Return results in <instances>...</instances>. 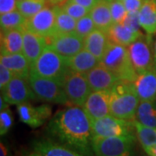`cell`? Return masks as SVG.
I'll use <instances>...</instances> for the list:
<instances>
[{
    "label": "cell",
    "mask_w": 156,
    "mask_h": 156,
    "mask_svg": "<svg viewBox=\"0 0 156 156\" xmlns=\"http://www.w3.org/2000/svg\"><path fill=\"white\" fill-rule=\"evenodd\" d=\"M50 140L86 156H93L91 121L83 107L69 106L57 111L46 128Z\"/></svg>",
    "instance_id": "6da1fadb"
},
{
    "label": "cell",
    "mask_w": 156,
    "mask_h": 156,
    "mask_svg": "<svg viewBox=\"0 0 156 156\" xmlns=\"http://www.w3.org/2000/svg\"><path fill=\"white\" fill-rule=\"evenodd\" d=\"M110 91V115L126 121H134L140 100L134 83L120 80Z\"/></svg>",
    "instance_id": "7a4b0ae2"
},
{
    "label": "cell",
    "mask_w": 156,
    "mask_h": 156,
    "mask_svg": "<svg viewBox=\"0 0 156 156\" xmlns=\"http://www.w3.org/2000/svg\"><path fill=\"white\" fill-rule=\"evenodd\" d=\"M100 62L115 74L120 80L134 83L138 76L128 55V48L109 42Z\"/></svg>",
    "instance_id": "3957f363"
},
{
    "label": "cell",
    "mask_w": 156,
    "mask_h": 156,
    "mask_svg": "<svg viewBox=\"0 0 156 156\" xmlns=\"http://www.w3.org/2000/svg\"><path fill=\"white\" fill-rule=\"evenodd\" d=\"M30 70L41 76L63 82L69 70L68 57L62 56L47 45L42 54L30 66Z\"/></svg>",
    "instance_id": "277c9868"
},
{
    "label": "cell",
    "mask_w": 156,
    "mask_h": 156,
    "mask_svg": "<svg viewBox=\"0 0 156 156\" xmlns=\"http://www.w3.org/2000/svg\"><path fill=\"white\" fill-rule=\"evenodd\" d=\"M29 81L39 100L69 106L62 81L41 76L31 70L29 76Z\"/></svg>",
    "instance_id": "5b68a950"
},
{
    "label": "cell",
    "mask_w": 156,
    "mask_h": 156,
    "mask_svg": "<svg viewBox=\"0 0 156 156\" xmlns=\"http://www.w3.org/2000/svg\"><path fill=\"white\" fill-rule=\"evenodd\" d=\"M127 48L131 62L138 75L154 68L152 35L142 34Z\"/></svg>",
    "instance_id": "8992f818"
},
{
    "label": "cell",
    "mask_w": 156,
    "mask_h": 156,
    "mask_svg": "<svg viewBox=\"0 0 156 156\" xmlns=\"http://www.w3.org/2000/svg\"><path fill=\"white\" fill-rule=\"evenodd\" d=\"M135 137H93V151L95 156H134Z\"/></svg>",
    "instance_id": "52a82bcc"
},
{
    "label": "cell",
    "mask_w": 156,
    "mask_h": 156,
    "mask_svg": "<svg viewBox=\"0 0 156 156\" xmlns=\"http://www.w3.org/2000/svg\"><path fill=\"white\" fill-rule=\"evenodd\" d=\"M91 125L95 137H135L134 134V121H126L108 115L91 122Z\"/></svg>",
    "instance_id": "ba28073f"
},
{
    "label": "cell",
    "mask_w": 156,
    "mask_h": 156,
    "mask_svg": "<svg viewBox=\"0 0 156 156\" xmlns=\"http://www.w3.org/2000/svg\"><path fill=\"white\" fill-rule=\"evenodd\" d=\"M65 94L69 106L83 107L92 92L87 74L69 70L63 80Z\"/></svg>",
    "instance_id": "9c48e42d"
},
{
    "label": "cell",
    "mask_w": 156,
    "mask_h": 156,
    "mask_svg": "<svg viewBox=\"0 0 156 156\" xmlns=\"http://www.w3.org/2000/svg\"><path fill=\"white\" fill-rule=\"evenodd\" d=\"M1 95L11 105H19L37 98L30 83L29 77L21 76H14L5 88L1 90Z\"/></svg>",
    "instance_id": "30bf717a"
},
{
    "label": "cell",
    "mask_w": 156,
    "mask_h": 156,
    "mask_svg": "<svg viewBox=\"0 0 156 156\" xmlns=\"http://www.w3.org/2000/svg\"><path fill=\"white\" fill-rule=\"evenodd\" d=\"M48 45L65 57L76 55L84 49V38L76 32L55 34L47 37Z\"/></svg>",
    "instance_id": "8fae6325"
},
{
    "label": "cell",
    "mask_w": 156,
    "mask_h": 156,
    "mask_svg": "<svg viewBox=\"0 0 156 156\" xmlns=\"http://www.w3.org/2000/svg\"><path fill=\"white\" fill-rule=\"evenodd\" d=\"M56 12L54 7H45L33 17L26 19L24 28L33 33L45 37H50L54 34Z\"/></svg>",
    "instance_id": "7c38bea8"
},
{
    "label": "cell",
    "mask_w": 156,
    "mask_h": 156,
    "mask_svg": "<svg viewBox=\"0 0 156 156\" xmlns=\"http://www.w3.org/2000/svg\"><path fill=\"white\" fill-rule=\"evenodd\" d=\"M110 90H96L90 93L83 108L91 122L110 115Z\"/></svg>",
    "instance_id": "4fadbf2b"
},
{
    "label": "cell",
    "mask_w": 156,
    "mask_h": 156,
    "mask_svg": "<svg viewBox=\"0 0 156 156\" xmlns=\"http://www.w3.org/2000/svg\"><path fill=\"white\" fill-rule=\"evenodd\" d=\"M17 106L20 121L32 128L41 127L52 115V109L47 104L35 107L27 101Z\"/></svg>",
    "instance_id": "5bb4252c"
},
{
    "label": "cell",
    "mask_w": 156,
    "mask_h": 156,
    "mask_svg": "<svg viewBox=\"0 0 156 156\" xmlns=\"http://www.w3.org/2000/svg\"><path fill=\"white\" fill-rule=\"evenodd\" d=\"M87 77L92 91L111 90L115 83L120 81L115 74L101 62L87 73Z\"/></svg>",
    "instance_id": "9a60e30c"
},
{
    "label": "cell",
    "mask_w": 156,
    "mask_h": 156,
    "mask_svg": "<svg viewBox=\"0 0 156 156\" xmlns=\"http://www.w3.org/2000/svg\"><path fill=\"white\" fill-rule=\"evenodd\" d=\"M22 30L23 38L22 53L28 59L31 66L48 45V41L47 37L33 33L24 28V26Z\"/></svg>",
    "instance_id": "2e32d148"
},
{
    "label": "cell",
    "mask_w": 156,
    "mask_h": 156,
    "mask_svg": "<svg viewBox=\"0 0 156 156\" xmlns=\"http://www.w3.org/2000/svg\"><path fill=\"white\" fill-rule=\"evenodd\" d=\"M140 101H156V70L149 69L138 75L134 83Z\"/></svg>",
    "instance_id": "e0dca14e"
},
{
    "label": "cell",
    "mask_w": 156,
    "mask_h": 156,
    "mask_svg": "<svg viewBox=\"0 0 156 156\" xmlns=\"http://www.w3.org/2000/svg\"><path fill=\"white\" fill-rule=\"evenodd\" d=\"M32 148L38 151L43 156H86L50 138L35 140Z\"/></svg>",
    "instance_id": "ac0fdd59"
},
{
    "label": "cell",
    "mask_w": 156,
    "mask_h": 156,
    "mask_svg": "<svg viewBox=\"0 0 156 156\" xmlns=\"http://www.w3.org/2000/svg\"><path fill=\"white\" fill-rule=\"evenodd\" d=\"M22 28L1 30V55L16 54L22 52L23 42Z\"/></svg>",
    "instance_id": "d6986e66"
},
{
    "label": "cell",
    "mask_w": 156,
    "mask_h": 156,
    "mask_svg": "<svg viewBox=\"0 0 156 156\" xmlns=\"http://www.w3.org/2000/svg\"><path fill=\"white\" fill-rule=\"evenodd\" d=\"M108 44L109 39L107 31L99 29H95L84 38V49L89 50L99 61L104 56Z\"/></svg>",
    "instance_id": "ffe728a7"
},
{
    "label": "cell",
    "mask_w": 156,
    "mask_h": 156,
    "mask_svg": "<svg viewBox=\"0 0 156 156\" xmlns=\"http://www.w3.org/2000/svg\"><path fill=\"white\" fill-rule=\"evenodd\" d=\"M0 64L10 69L15 76H21L23 77H29L30 76V63L22 52L1 55Z\"/></svg>",
    "instance_id": "44dd1931"
},
{
    "label": "cell",
    "mask_w": 156,
    "mask_h": 156,
    "mask_svg": "<svg viewBox=\"0 0 156 156\" xmlns=\"http://www.w3.org/2000/svg\"><path fill=\"white\" fill-rule=\"evenodd\" d=\"M100 61L89 50L83 49L76 55L68 57V66L69 69L79 73H87L95 68Z\"/></svg>",
    "instance_id": "7402d4cb"
},
{
    "label": "cell",
    "mask_w": 156,
    "mask_h": 156,
    "mask_svg": "<svg viewBox=\"0 0 156 156\" xmlns=\"http://www.w3.org/2000/svg\"><path fill=\"white\" fill-rule=\"evenodd\" d=\"M96 29L107 31L114 24L108 0H100L89 12Z\"/></svg>",
    "instance_id": "603a6c76"
},
{
    "label": "cell",
    "mask_w": 156,
    "mask_h": 156,
    "mask_svg": "<svg viewBox=\"0 0 156 156\" xmlns=\"http://www.w3.org/2000/svg\"><path fill=\"white\" fill-rule=\"evenodd\" d=\"M107 34L109 42L128 47L143 33L132 31L125 27L122 23H114L107 30Z\"/></svg>",
    "instance_id": "cb8c5ba5"
},
{
    "label": "cell",
    "mask_w": 156,
    "mask_h": 156,
    "mask_svg": "<svg viewBox=\"0 0 156 156\" xmlns=\"http://www.w3.org/2000/svg\"><path fill=\"white\" fill-rule=\"evenodd\" d=\"M139 21L146 33L156 34V0H146L139 11Z\"/></svg>",
    "instance_id": "d4e9b609"
},
{
    "label": "cell",
    "mask_w": 156,
    "mask_h": 156,
    "mask_svg": "<svg viewBox=\"0 0 156 156\" xmlns=\"http://www.w3.org/2000/svg\"><path fill=\"white\" fill-rule=\"evenodd\" d=\"M135 120L145 126L156 128V101H140Z\"/></svg>",
    "instance_id": "484cf974"
},
{
    "label": "cell",
    "mask_w": 156,
    "mask_h": 156,
    "mask_svg": "<svg viewBox=\"0 0 156 156\" xmlns=\"http://www.w3.org/2000/svg\"><path fill=\"white\" fill-rule=\"evenodd\" d=\"M54 9L56 12V23L53 35L75 32L77 20L69 16L66 11H63L61 6L55 5Z\"/></svg>",
    "instance_id": "4316f807"
},
{
    "label": "cell",
    "mask_w": 156,
    "mask_h": 156,
    "mask_svg": "<svg viewBox=\"0 0 156 156\" xmlns=\"http://www.w3.org/2000/svg\"><path fill=\"white\" fill-rule=\"evenodd\" d=\"M134 125L136 130V137L144 149L156 145V128L145 126L136 120L134 121Z\"/></svg>",
    "instance_id": "83f0119b"
},
{
    "label": "cell",
    "mask_w": 156,
    "mask_h": 156,
    "mask_svg": "<svg viewBox=\"0 0 156 156\" xmlns=\"http://www.w3.org/2000/svg\"><path fill=\"white\" fill-rule=\"evenodd\" d=\"M26 18L18 11H11L1 15L0 17V26L1 30H11V29L22 28L24 26Z\"/></svg>",
    "instance_id": "f1b7e54d"
},
{
    "label": "cell",
    "mask_w": 156,
    "mask_h": 156,
    "mask_svg": "<svg viewBox=\"0 0 156 156\" xmlns=\"http://www.w3.org/2000/svg\"><path fill=\"white\" fill-rule=\"evenodd\" d=\"M46 3V0H21L17 2V10L27 19L45 8Z\"/></svg>",
    "instance_id": "f546056e"
},
{
    "label": "cell",
    "mask_w": 156,
    "mask_h": 156,
    "mask_svg": "<svg viewBox=\"0 0 156 156\" xmlns=\"http://www.w3.org/2000/svg\"><path fill=\"white\" fill-rule=\"evenodd\" d=\"M61 7L63 9V11H66L69 16L74 17L76 20L85 17L90 12L89 9L85 8L83 5L74 2L73 0H67Z\"/></svg>",
    "instance_id": "4dcf8cb0"
},
{
    "label": "cell",
    "mask_w": 156,
    "mask_h": 156,
    "mask_svg": "<svg viewBox=\"0 0 156 156\" xmlns=\"http://www.w3.org/2000/svg\"><path fill=\"white\" fill-rule=\"evenodd\" d=\"M108 2H109V5H110L113 23H122L127 14H128V11L123 4V1L108 0Z\"/></svg>",
    "instance_id": "1f68e13d"
},
{
    "label": "cell",
    "mask_w": 156,
    "mask_h": 156,
    "mask_svg": "<svg viewBox=\"0 0 156 156\" xmlns=\"http://www.w3.org/2000/svg\"><path fill=\"white\" fill-rule=\"evenodd\" d=\"M95 29L96 27H95V23L93 21L92 17H90V15L88 14L85 17L78 19L75 32L78 34L79 36H81L82 37L85 38L93 30H95Z\"/></svg>",
    "instance_id": "d6a6232c"
},
{
    "label": "cell",
    "mask_w": 156,
    "mask_h": 156,
    "mask_svg": "<svg viewBox=\"0 0 156 156\" xmlns=\"http://www.w3.org/2000/svg\"><path fill=\"white\" fill-rule=\"evenodd\" d=\"M13 125V115L9 107L2 109L0 112V134H6Z\"/></svg>",
    "instance_id": "836d02e7"
},
{
    "label": "cell",
    "mask_w": 156,
    "mask_h": 156,
    "mask_svg": "<svg viewBox=\"0 0 156 156\" xmlns=\"http://www.w3.org/2000/svg\"><path fill=\"white\" fill-rule=\"evenodd\" d=\"M122 24L132 31L141 32L140 31L141 26L139 21V11L128 12L124 21L122 22Z\"/></svg>",
    "instance_id": "e575fe53"
},
{
    "label": "cell",
    "mask_w": 156,
    "mask_h": 156,
    "mask_svg": "<svg viewBox=\"0 0 156 156\" xmlns=\"http://www.w3.org/2000/svg\"><path fill=\"white\" fill-rule=\"evenodd\" d=\"M14 74L10 69L0 64V89L1 90L5 88L8 83L14 77Z\"/></svg>",
    "instance_id": "d590c367"
},
{
    "label": "cell",
    "mask_w": 156,
    "mask_h": 156,
    "mask_svg": "<svg viewBox=\"0 0 156 156\" xmlns=\"http://www.w3.org/2000/svg\"><path fill=\"white\" fill-rule=\"evenodd\" d=\"M17 10V0H0V15Z\"/></svg>",
    "instance_id": "8d00e7d4"
},
{
    "label": "cell",
    "mask_w": 156,
    "mask_h": 156,
    "mask_svg": "<svg viewBox=\"0 0 156 156\" xmlns=\"http://www.w3.org/2000/svg\"><path fill=\"white\" fill-rule=\"evenodd\" d=\"M146 0H124L123 4L128 12L139 11Z\"/></svg>",
    "instance_id": "74e56055"
},
{
    "label": "cell",
    "mask_w": 156,
    "mask_h": 156,
    "mask_svg": "<svg viewBox=\"0 0 156 156\" xmlns=\"http://www.w3.org/2000/svg\"><path fill=\"white\" fill-rule=\"evenodd\" d=\"M73 1L77 3L79 5H83L87 9L91 10L100 0H73Z\"/></svg>",
    "instance_id": "f35d334b"
},
{
    "label": "cell",
    "mask_w": 156,
    "mask_h": 156,
    "mask_svg": "<svg viewBox=\"0 0 156 156\" xmlns=\"http://www.w3.org/2000/svg\"><path fill=\"white\" fill-rule=\"evenodd\" d=\"M22 156H43L38 151L32 148L31 150H26L23 153Z\"/></svg>",
    "instance_id": "ab89813d"
},
{
    "label": "cell",
    "mask_w": 156,
    "mask_h": 156,
    "mask_svg": "<svg viewBox=\"0 0 156 156\" xmlns=\"http://www.w3.org/2000/svg\"><path fill=\"white\" fill-rule=\"evenodd\" d=\"M144 150L146 151V153L149 156H156V145L148 147Z\"/></svg>",
    "instance_id": "60d3db41"
},
{
    "label": "cell",
    "mask_w": 156,
    "mask_h": 156,
    "mask_svg": "<svg viewBox=\"0 0 156 156\" xmlns=\"http://www.w3.org/2000/svg\"><path fill=\"white\" fill-rule=\"evenodd\" d=\"M0 156H8V149L3 142L0 143Z\"/></svg>",
    "instance_id": "b9f144b4"
},
{
    "label": "cell",
    "mask_w": 156,
    "mask_h": 156,
    "mask_svg": "<svg viewBox=\"0 0 156 156\" xmlns=\"http://www.w3.org/2000/svg\"><path fill=\"white\" fill-rule=\"evenodd\" d=\"M7 107H8V103L6 102L5 101V99L3 98V96L1 95V97H0V110L5 108Z\"/></svg>",
    "instance_id": "7bdbcfd3"
},
{
    "label": "cell",
    "mask_w": 156,
    "mask_h": 156,
    "mask_svg": "<svg viewBox=\"0 0 156 156\" xmlns=\"http://www.w3.org/2000/svg\"><path fill=\"white\" fill-rule=\"evenodd\" d=\"M49 1L52 5H58L59 4L66 2V0H49Z\"/></svg>",
    "instance_id": "ee69618b"
},
{
    "label": "cell",
    "mask_w": 156,
    "mask_h": 156,
    "mask_svg": "<svg viewBox=\"0 0 156 156\" xmlns=\"http://www.w3.org/2000/svg\"><path fill=\"white\" fill-rule=\"evenodd\" d=\"M154 69L156 70V38L154 40Z\"/></svg>",
    "instance_id": "f6af8a7d"
},
{
    "label": "cell",
    "mask_w": 156,
    "mask_h": 156,
    "mask_svg": "<svg viewBox=\"0 0 156 156\" xmlns=\"http://www.w3.org/2000/svg\"><path fill=\"white\" fill-rule=\"evenodd\" d=\"M18 1H21V0H17V2H18Z\"/></svg>",
    "instance_id": "bcb514c9"
},
{
    "label": "cell",
    "mask_w": 156,
    "mask_h": 156,
    "mask_svg": "<svg viewBox=\"0 0 156 156\" xmlns=\"http://www.w3.org/2000/svg\"><path fill=\"white\" fill-rule=\"evenodd\" d=\"M120 1H124V0H120Z\"/></svg>",
    "instance_id": "7dc6e473"
}]
</instances>
